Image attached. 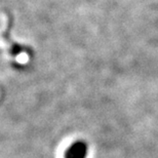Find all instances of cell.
<instances>
[{
    "mask_svg": "<svg viewBox=\"0 0 158 158\" xmlns=\"http://www.w3.org/2000/svg\"><path fill=\"white\" fill-rule=\"evenodd\" d=\"M89 147L86 141L75 140L70 143L63 153V158H87Z\"/></svg>",
    "mask_w": 158,
    "mask_h": 158,
    "instance_id": "6da1fadb",
    "label": "cell"
}]
</instances>
